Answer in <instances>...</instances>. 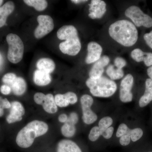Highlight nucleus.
<instances>
[{
	"mask_svg": "<svg viewBox=\"0 0 152 152\" xmlns=\"http://www.w3.org/2000/svg\"><path fill=\"white\" fill-rule=\"evenodd\" d=\"M38 70L50 74L54 71L56 65L52 59L48 58H42L38 60L37 63Z\"/></svg>",
	"mask_w": 152,
	"mask_h": 152,
	"instance_id": "6ab92c4d",
	"label": "nucleus"
},
{
	"mask_svg": "<svg viewBox=\"0 0 152 152\" xmlns=\"http://www.w3.org/2000/svg\"><path fill=\"white\" fill-rule=\"evenodd\" d=\"M88 1H85V0H72L71 2L72 3L75 4H81V3L86 2Z\"/></svg>",
	"mask_w": 152,
	"mask_h": 152,
	"instance_id": "37998d69",
	"label": "nucleus"
},
{
	"mask_svg": "<svg viewBox=\"0 0 152 152\" xmlns=\"http://www.w3.org/2000/svg\"><path fill=\"white\" fill-rule=\"evenodd\" d=\"M11 86L14 94L17 96H21L23 94L27 88L26 81L21 77H17L11 85Z\"/></svg>",
	"mask_w": 152,
	"mask_h": 152,
	"instance_id": "412c9836",
	"label": "nucleus"
},
{
	"mask_svg": "<svg viewBox=\"0 0 152 152\" xmlns=\"http://www.w3.org/2000/svg\"><path fill=\"white\" fill-rule=\"evenodd\" d=\"M131 56L137 62L143 61L145 65L149 67L152 66V53H146L139 48L134 49L131 52Z\"/></svg>",
	"mask_w": 152,
	"mask_h": 152,
	"instance_id": "4468645a",
	"label": "nucleus"
},
{
	"mask_svg": "<svg viewBox=\"0 0 152 152\" xmlns=\"http://www.w3.org/2000/svg\"><path fill=\"white\" fill-rule=\"evenodd\" d=\"M110 58L108 56L104 55L101 57L99 61L94 63L90 70L89 76L90 78L97 79L102 76L104 68L109 64Z\"/></svg>",
	"mask_w": 152,
	"mask_h": 152,
	"instance_id": "f8f14e48",
	"label": "nucleus"
},
{
	"mask_svg": "<svg viewBox=\"0 0 152 152\" xmlns=\"http://www.w3.org/2000/svg\"><path fill=\"white\" fill-rule=\"evenodd\" d=\"M114 129L113 127L110 126L104 131L102 136L104 138L109 139L112 137L114 132Z\"/></svg>",
	"mask_w": 152,
	"mask_h": 152,
	"instance_id": "e433bc0d",
	"label": "nucleus"
},
{
	"mask_svg": "<svg viewBox=\"0 0 152 152\" xmlns=\"http://www.w3.org/2000/svg\"><path fill=\"white\" fill-rule=\"evenodd\" d=\"M77 33V30L74 26L66 25L61 27L58 30L57 36L59 39L65 40L66 38Z\"/></svg>",
	"mask_w": 152,
	"mask_h": 152,
	"instance_id": "4be33fe9",
	"label": "nucleus"
},
{
	"mask_svg": "<svg viewBox=\"0 0 152 152\" xmlns=\"http://www.w3.org/2000/svg\"><path fill=\"white\" fill-rule=\"evenodd\" d=\"M103 132L104 131H102L99 126L94 127L90 131L89 139L91 141H96L99 138L100 136L102 135Z\"/></svg>",
	"mask_w": 152,
	"mask_h": 152,
	"instance_id": "bb28decb",
	"label": "nucleus"
},
{
	"mask_svg": "<svg viewBox=\"0 0 152 152\" xmlns=\"http://www.w3.org/2000/svg\"><path fill=\"white\" fill-rule=\"evenodd\" d=\"M42 105L44 110L49 113H55L58 111V107L55 102L54 97L52 94L45 95Z\"/></svg>",
	"mask_w": 152,
	"mask_h": 152,
	"instance_id": "aec40b11",
	"label": "nucleus"
},
{
	"mask_svg": "<svg viewBox=\"0 0 152 152\" xmlns=\"http://www.w3.org/2000/svg\"><path fill=\"white\" fill-rule=\"evenodd\" d=\"M147 74L149 77L150 79L152 80V66L148 68L147 70Z\"/></svg>",
	"mask_w": 152,
	"mask_h": 152,
	"instance_id": "79ce46f5",
	"label": "nucleus"
},
{
	"mask_svg": "<svg viewBox=\"0 0 152 152\" xmlns=\"http://www.w3.org/2000/svg\"><path fill=\"white\" fill-rule=\"evenodd\" d=\"M115 66L120 69H123L127 64V62L124 58L121 57H117L114 61Z\"/></svg>",
	"mask_w": 152,
	"mask_h": 152,
	"instance_id": "2f4dec72",
	"label": "nucleus"
},
{
	"mask_svg": "<svg viewBox=\"0 0 152 152\" xmlns=\"http://www.w3.org/2000/svg\"><path fill=\"white\" fill-rule=\"evenodd\" d=\"M2 107L3 109H9L11 107V103L7 99H3Z\"/></svg>",
	"mask_w": 152,
	"mask_h": 152,
	"instance_id": "ea45409f",
	"label": "nucleus"
},
{
	"mask_svg": "<svg viewBox=\"0 0 152 152\" xmlns=\"http://www.w3.org/2000/svg\"><path fill=\"white\" fill-rule=\"evenodd\" d=\"M109 36L121 45L130 48L137 42L138 32L135 25L127 20L116 21L110 25Z\"/></svg>",
	"mask_w": 152,
	"mask_h": 152,
	"instance_id": "f257e3e1",
	"label": "nucleus"
},
{
	"mask_svg": "<svg viewBox=\"0 0 152 152\" xmlns=\"http://www.w3.org/2000/svg\"><path fill=\"white\" fill-rule=\"evenodd\" d=\"M78 119V116L77 114L73 112L70 114L69 116L68 117L67 121L66 123H68L69 124L75 125L77 123Z\"/></svg>",
	"mask_w": 152,
	"mask_h": 152,
	"instance_id": "f704fd0d",
	"label": "nucleus"
},
{
	"mask_svg": "<svg viewBox=\"0 0 152 152\" xmlns=\"http://www.w3.org/2000/svg\"></svg>",
	"mask_w": 152,
	"mask_h": 152,
	"instance_id": "49530a36",
	"label": "nucleus"
},
{
	"mask_svg": "<svg viewBox=\"0 0 152 152\" xmlns=\"http://www.w3.org/2000/svg\"><path fill=\"white\" fill-rule=\"evenodd\" d=\"M45 95L42 93H37L34 95V101L37 104L42 105Z\"/></svg>",
	"mask_w": 152,
	"mask_h": 152,
	"instance_id": "c9c22d12",
	"label": "nucleus"
},
{
	"mask_svg": "<svg viewBox=\"0 0 152 152\" xmlns=\"http://www.w3.org/2000/svg\"><path fill=\"white\" fill-rule=\"evenodd\" d=\"M6 39L9 45L8 59L12 64H18L23 58L24 51L23 43L18 36L13 34H9Z\"/></svg>",
	"mask_w": 152,
	"mask_h": 152,
	"instance_id": "20e7f679",
	"label": "nucleus"
},
{
	"mask_svg": "<svg viewBox=\"0 0 152 152\" xmlns=\"http://www.w3.org/2000/svg\"><path fill=\"white\" fill-rule=\"evenodd\" d=\"M54 99L56 104L61 107H67L69 104L65 94H58L55 96Z\"/></svg>",
	"mask_w": 152,
	"mask_h": 152,
	"instance_id": "a878e982",
	"label": "nucleus"
},
{
	"mask_svg": "<svg viewBox=\"0 0 152 152\" xmlns=\"http://www.w3.org/2000/svg\"><path fill=\"white\" fill-rule=\"evenodd\" d=\"M106 73L112 80H120L124 75L123 69H118L112 64L110 65L107 68Z\"/></svg>",
	"mask_w": 152,
	"mask_h": 152,
	"instance_id": "5701e85b",
	"label": "nucleus"
},
{
	"mask_svg": "<svg viewBox=\"0 0 152 152\" xmlns=\"http://www.w3.org/2000/svg\"><path fill=\"white\" fill-rule=\"evenodd\" d=\"M68 117L65 114H62L58 117L59 121L61 123H66L67 121Z\"/></svg>",
	"mask_w": 152,
	"mask_h": 152,
	"instance_id": "a19ab883",
	"label": "nucleus"
},
{
	"mask_svg": "<svg viewBox=\"0 0 152 152\" xmlns=\"http://www.w3.org/2000/svg\"><path fill=\"white\" fill-rule=\"evenodd\" d=\"M129 129L127 126L124 124H122L120 125L117 130L116 137H121L122 136L126 134L129 132Z\"/></svg>",
	"mask_w": 152,
	"mask_h": 152,
	"instance_id": "7c9ffc66",
	"label": "nucleus"
},
{
	"mask_svg": "<svg viewBox=\"0 0 152 152\" xmlns=\"http://www.w3.org/2000/svg\"><path fill=\"white\" fill-rule=\"evenodd\" d=\"M65 95L67 98L69 104H74L77 101V97L75 93L72 92H68L66 93Z\"/></svg>",
	"mask_w": 152,
	"mask_h": 152,
	"instance_id": "72a5a7b5",
	"label": "nucleus"
},
{
	"mask_svg": "<svg viewBox=\"0 0 152 152\" xmlns=\"http://www.w3.org/2000/svg\"><path fill=\"white\" fill-rule=\"evenodd\" d=\"M65 40L59 45L60 50L62 53L70 56H75L77 55L82 48L78 34H76L70 36L66 38Z\"/></svg>",
	"mask_w": 152,
	"mask_h": 152,
	"instance_id": "423d86ee",
	"label": "nucleus"
},
{
	"mask_svg": "<svg viewBox=\"0 0 152 152\" xmlns=\"http://www.w3.org/2000/svg\"><path fill=\"white\" fill-rule=\"evenodd\" d=\"M3 2H4V1L2 0H0V7H1L2 4Z\"/></svg>",
	"mask_w": 152,
	"mask_h": 152,
	"instance_id": "a18cd8bd",
	"label": "nucleus"
},
{
	"mask_svg": "<svg viewBox=\"0 0 152 152\" xmlns=\"http://www.w3.org/2000/svg\"><path fill=\"white\" fill-rule=\"evenodd\" d=\"M0 91L4 95H9L11 93V88L8 85H2L0 88Z\"/></svg>",
	"mask_w": 152,
	"mask_h": 152,
	"instance_id": "58836bf2",
	"label": "nucleus"
},
{
	"mask_svg": "<svg viewBox=\"0 0 152 152\" xmlns=\"http://www.w3.org/2000/svg\"><path fill=\"white\" fill-rule=\"evenodd\" d=\"M88 16L92 19H99L107 12V4L102 0H92L89 5Z\"/></svg>",
	"mask_w": 152,
	"mask_h": 152,
	"instance_id": "9d476101",
	"label": "nucleus"
},
{
	"mask_svg": "<svg viewBox=\"0 0 152 152\" xmlns=\"http://www.w3.org/2000/svg\"><path fill=\"white\" fill-rule=\"evenodd\" d=\"M23 1L26 4L33 7L38 11H44L48 6V2L45 0H24Z\"/></svg>",
	"mask_w": 152,
	"mask_h": 152,
	"instance_id": "b1692460",
	"label": "nucleus"
},
{
	"mask_svg": "<svg viewBox=\"0 0 152 152\" xmlns=\"http://www.w3.org/2000/svg\"><path fill=\"white\" fill-rule=\"evenodd\" d=\"M152 101V80L147 79L145 82V89L144 95L139 100V106L144 107Z\"/></svg>",
	"mask_w": 152,
	"mask_h": 152,
	"instance_id": "f3484780",
	"label": "nucleus"
},
{
	"mask_svg": "<svg viewBox=\"0 0 152 152\" xmlns=\"http://www.w3.org/2000/svg\"><path fill=\"white\" fill-rule=\"evenodd\" d=\"M48 126L42 121L35 120L29 123L18 133L16 139L17 145L22 148H28L32 145L36 138L48 132Z\"/></svg>",
	"mask_w": 152,
	"mask_h": 152,
	"instance_id": "f03ea898",
	"label": "nucleus"
},
{
	"mask_svg": "<svg viewBox=\"0 0 152 152\" xmlns=\"http://www.w3.org/2000/svg\"><path fill=\"white\" fill-rule=\"evenodd\" d=\"M131 139L133 142H135L140 140L143 134V132L140 128H137L130 129L129 132Z\"/></svg>",
	"mask_w": 152,
	"mask_h": 152,
	"instance_id": "cd10ccee",
	"label": "nucleus"
},
{
	"mask_svg": "<svg viewBox=\"0 0 152 152\" xmlns=\"http://www.w3.org/2000/svg\"><path fill=\"white\" fill-rule=\"evenodd\" d=\"M33 80L36 85L41 86H47L51 82L50 74L38 69L34 72Z\"/></svg>",
	"mask_w": 152,
	"mask_h": 152,
	"instance_id": "a211bd4d",
	"label": "nucleus"
},
{
	"mask_svg": "<svg viewBox=\"0 0 152 152\" xmlns=\"http://www.w3.org/2000/svg\"><path fill=\"white\" fill-rule=\"evenodd\" d=\"M25 113L23 106L20 103L17 101L11 103L10 112L7 118V121L9 124L20 121L23 118Z\"/></svg>",
	"mask_w": 152,
	"mask_h": 152,
	"instance_id": "ddd939ff",
	"label": "nucleus"
},
{
	"mask_svg": "<svg viewBox=\"0 0 152 152\" xmlns=\"http://www.w3.org/2000/svg\"><path fill=\"white\" fill-rule=\"evenodd\" d=\"M125 15L132 21L136 27L150 28L152 27V18L144 13L140 7L135 5L131 6L125 11Z\"/></svg>",
	"mask_w": 152,
	"mask_h": 152,
	"instance_id": "39448f33",
	"label": "nucleus"
},
{
	"mask_svg": "<svg viewBox=\"0 0 152 152\" xmlns=\"http://www.w3.org/2000/svg\"><path fill=\"white\" fill-rule=\"evenodd\" d=\"M87 86L94 96L108 98L115 94L117 89L116 83L111 79L102 77L97 79L89 78L86 81Z\"/></svg>",
	"mask_w": 152,
	"mask_h": 152,
	"instance_id": "7ed1b4c3",
	"label": "nucleus"
},
{
	"mask_svg": "<svg viewBox=\"0 0 152 152\" xmlns=\"http://www.w3.org/2000/svg\"><path fill=\"white\" fill-rule=\"evenodd\" d=\"M57 152H82L76 143L68 140L60 141L57 145Z\"/></svg>",
	"mask_w": 152,
	"mask_h": 152,
	"instance_id": "2eb2a0df",
	"label": "nucleus"
},
{
	"mask_svg": "<svg viewBox=\"0 0 152 152\" xmlns=\"http://www.w3.org/2000/svg\"><path fill=\"white\" fill-rule=\"evenodd\" d=\"M134 81V77L130 74L127 75L122 80L120 85V99L123 102H130L132 101V90Z\"/></svg>",
	"mask_w": 152,
	"mask_h": 152,
	"instance_id": "1a4fd4ad",
	"label": "nucleus"
},
{
	"mask_svg": "<svg viewBox=\"0 0 152 152\" xmlns=\"http://www.w3.org/2000/svg\"><path fill=\"white\" fill-rule=\"evenodd\" d=\"M17 77V76L15 74L9 73L5 75L2 80L3 83L6 84L11 86Z\"/></svg>",
	"mask_w": 152,
	"mask_h": 152,
	"instance_id": "c756f323",
	"label": "nucleus"
},
{
	"mask_svg": "<svg viewBox=\"0 0 152 152\" xmlns=\"http://www.w3.org/2000/svg\"><path fill=\"white\" fill-rule=\"evenodd\" d=\"M88 53L85 60L87 64H94L102 57L103 48L102 46L96 42H91L87 46Z\"/></svg>",
	"mask_w": 152,
	"mask_h": 152,
	"instance_id": "9b49d317",
	"label": "nucleus"
},
{
	"mask_svg": "<svg viewBox=\"0 0 152 152\" xmlns=\"http://www.w3.org/2000/svg\"><path fill=\"white\" fill-rule=\"evenodd\" d=\"M82 110L83 120L86 124H91L96 121L97 116L91 109L94 103V99L89 95L85 94L80 99Z\"/></svg>",
	"mask_w": 152,
	"mask_h": 152,
	"instance_id": "6e6552de",
	"label": "nucleus"
},
{
	"mask_svg": "<svg viewBox=\"0 0 152 152\" xmlns=\"http://www.w3.org/2000/svg\"><path fill=\"white\" fill-rule=\"evenodd\" d=\"M113 123V120L111 117H105L100 120L99 123V127L102 131H104L110 127Z\"/></svg>",
	"mask_w": 152,
	"mask_h": 152,
	"instance_id": "c85d7f7f",
	"label": "nucleus"
},
{
	"mask_svg": "<svg viewBox=\"0 0 152 152\" xmlns=\"http://www.w3.org/2000/svg\"><path fill=\"white\" fill-rule=\"evenodd\" d=\"M61 132L64 137H72L75 133L76 128L75 125L66 123L61 128Z\"/></svg>",
	"mask_w": 152,
	"mask_h": 152,
	"instance_id": "393cba45",
	"label": "nucleus"
},
{
	"mask_svg": "<svg viewBox=\"0 0 152 152\" xmlns=\"http://www.w3.org/2000/svg\"><path fill=\"white\" fill-rule=\"evenodd\" d=\"M39 26L34 31L35 37L39 39L50 33L54 28L53 20L47 15H40L37 18Z\"/></svg>",
	"mask_w": 152,
	"mask_h": 152,
	"instance_id": "0eeeda50",
	"label": "nucleus"
},
{
	"mask_svg": "<svg viewBox=\"0 0 152 152\" xmlns=\"http://www.w3.org/2000/svg\"><path fill=\"white\" fill-rule=\"evenodd\" d=\"M4 114V109L0 106V117L2 116Z\"/></svg>",
	"mask_w": 152,
	"mask_h": 152,
	"instance_id": "c03bdc74",
	"label": "nucleus"
},
{
	"mask_svg": "<svg viewBox=\"0 0 152 152\" xmlns=\"http://www.w3.org/2000/svg\"><path fill=\"white\" fill-rule=\"evenodd\" d=\"M143 37L146 43L152 49V31L150 33L145 34Z\"/></svg>",
	"mask_w": 152,
	"mask_h": 152,
	"instance_id": "4c0bfd02",
	"label": "nucleus"
},
{
	"mask_svg": "<svg viewBox=\"0 0 152 152\" xmlns=\"http://www.w3.org/2000/svg\"><path fill=\"white\" fill-rule=\"evenodd\" d=\"M15 9L14 3L8 1L0 7V28L6 24L8 17L13 12Z\"/></svg>",
	"mask_w": 152,
	"mask_h": 152,
	"instance_id": "dca6fc26",
	"label": "nucleus"
},
{
	"mask_svg": "<svg viewBox=\"0 0 152 152\" xmlns=\"http://www.w3.org/2000/svg\"><path fill=\"white\" fill-rule=\"evenodd\" d=\"M129 130H129V132H128L126 134L122 136L120 138V143L122 145L125 146L128 145L130 143L131 139L129 134Z\"/></svg>",
	"mask_w": 152,
	"mask_h": 152,
	"instance_id": "473e14b6",
	"label": "nucleus"
}]
</instances>
